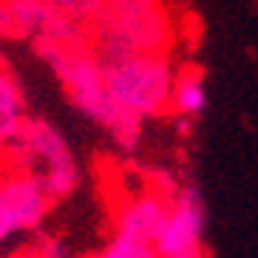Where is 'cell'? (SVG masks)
I'll return each instance as SVG.
<instances>
[{"mask_svg": "<svg viewBox=\"0 0 258 258\" xmlns=\"http://www.w3.org/2000/svg\"><path fill=\"white\" fill-rule=\"evenodd\" d=\"M34 40H37V54L60 77L71 105L97 125H102L122 148H134L139 139V119L125 114L105 91L102 62L94 54V48L85 40H74V43H57L48 37Z\"/></svg>", "mask_w": 258, "mask_h": 258, "instance_id": "1", "label": "cell"}, {"mask_svg": "<svg viewBox=\"0 0 258 258\" xmlns=\"http://www.w3.org/2000/svg\"><path fill=\"white\" fill-rule=\"evenodd\" d=\"M105 91L125 114L148 119L167 114L173 66L167 54H142L128 51L116 60L102 62Z\"/></svg>", "mask_w": 258, "mask_h": 258, "instance_id": "2", "label": "cell"}, {"mask_svg": "<svg viewBox=\"0 0 258 258\" xmlns=\"http://www.w3.org/2000/svg\"><path fill=\"white\" fill-rule=\"evenodd\" d=\"M15 156L23 162V170H29V165H34V162L43 165V173L37 176L51 202H60V199L74 193L77 182H80L74 156H71L62 134L54 125L26 116L20 139L15 142Z\"/></svg>", "mask_w": 258, "mask_h": 258, "instance_id": "3", "label": "cell"}, {"mask_svg": "<svg viewBox=\"0 0 258 258\" xmlns=\"http://www.w3.org/2000/svg\"><path fill=\"white\" fill-rule=\"evenodd\" d=\"M105 17L131 51L170 54L173 26L162 0H105Z\"/></svg>", "mask_w": 258, "mask_h": 258, "instance_id": "4", "label": "cell"}, {"mask_svg": "<svg viewBox=\"0 0 258 258\" xmlns=\"http://www.w3.org/2000/svg\"><path fill=\"white\" fill-rule=\"evenodd\" d=\"M205 199L196 187H182L170 196L159 233L153 235L156 258H205Z\"/></svg>", "mask_w": 258, "mask_h": 258, "instance_id": "5", "label": "cell"}, {"mask_svg": "<svg viewBox=\"0 0 258 258\" xmlns=\"http://www.w3.org/2000/svg\"><path fill=\"white\" fill-rule=\"evenodd\" d=\"M0 207L15 221V230H34L46 219L51 199L31 170H6L0 179Z\"/></svg>", "mask_w": 258, "mask_h": 258, "instance_id": "6", "label": "cell"}, {"mask_svg": "<svg viewBox=\"0 0 258 258\" xmlns=\"http://www.w3.org/2000/svg\"><path fill=\"white\" fill-rule=\"evenodd\" d=\"M170 196L173 193H156V190H145V193L131 196L116 210V219H114L116 233L134 235V238H142V241L153 244V235L159 233V227H162Z\"/></svg>", "mask_w": 258, "mask_h": 258, "instance_id": "7", "label": "cell"}, {"mask_svg": "<svg viewBox=\"0 0 258 258\" xmlns=\"http://www.w3.org/2000/svg\"><path fill=\"white\" fill-rule=\"evenodd\" d=\"M207 105V91H205V71L199 66H184L173 71V83H170V99H167V111L176 116H199Z\"/></svg>", "mask_w": 258, "mask_h": 258, "instance_id": "8", "label": "cell"}, {"mask_svg": "<svg viewBox=\"0 0 258 258\" xmlns=\"http://www.w3.org/2000/svg\"><path fill=\"white\" fill-rule=\"evenodd\" d=\"M26 125V102L12 71L0 60V148H12Z\"/></svg>", "mask_w": 258, "mask_h": 258, "instance_id": "9", "label": "cell"}, {"mask_svg": "<svg viewBox=\"0 0 258 258\" xmlns=\"http://www.w3.org/2000/svg\"><path fill=\"white\" fill-rule=\"evenodd\" d=\"M48 12L60 17H69L74 23L85 26L91 31V26L97 23V17L105 12V0H40Z\"/></svg>", "mask_w": 258, "mask_h": 258, "instance_id": "10", "label": "cell"}, {"mask_svg": "<svg viewBox=\"0 0 258 258\" xmlns=\"http://www.w3.org/2000/svg\"><path fill=\"white\" fill-rule=\"evenodd\" d=\"M97 258H156L151 241H142V238H134V235L125 233H114V238L102 247Z\"/></svg>", "mask_w": 258, "mask_h": 258, "instance_id": "11", "label": "cell"}, {"mask_svg": "<svg viewBox=\"0 0 258 258\" xmlns=\"http://www.w3.org/2000/svg\"><path fill=\"white\" fill-rule=\"evenodd\" d=\"M6 258H66V255H62V247L54 241V238H46V235H43V238L26 244V247L15 250Z\"/></svg>", "mask_w": 258, "mask_h": 258, "instance_id": "12", "label": "cell"}, {"mask_svg": "<svg viewBox=\"0 0 258 258\" xmlns=\"http://www.w3.org/2000/svg\"><path fill=\"white\" fill-rule=\"evenodd\" d=\"M0 37H20L12 0H0Z\"/></svg>", "mask_w": 258, "mask_h": 258, "instance_id": "13", "label": "cell"}, {"mask_svg": "<svg viewBox=\"0 0 258 258\" xmlns=\"http://www.w3.org/2000/svg\"><path fill=\"white\" fill-rule=\"evenodd\" d=\"M15 233V221L9 219V213L3 210V207H0V244L6 241L9 235Z\"/></svg>", "mask_w": 258, "mask_h": 258, "instance_id": "14", "label": "cell"}, {"mask_svg": "<svg viewBox=\"0 0 258 258\" xmlns=\"http://www.w3.org/2000/svg\"><path fill=\"white\" fill-rule=\"evenodd\" d=\"M3 176H6V167H3V165H0V179H3Z\"/></svg>", "mask_w": 258, "mask_h": 258, "instance_id": "15", "label": "cell"}, {"mask_svg": "<svg viewBox=\"0 0 258 258\" xmlns=\"http://www.w3.org/2000/svg\"><path fill=\"white\" fill-rule=\"evenodd\" d=\"M94 258H97V255H94Z\"/></svg>", "mask_w": 258, "mask_h": 258, "instance_id": "16", "label": "cell"}]
</instances>
